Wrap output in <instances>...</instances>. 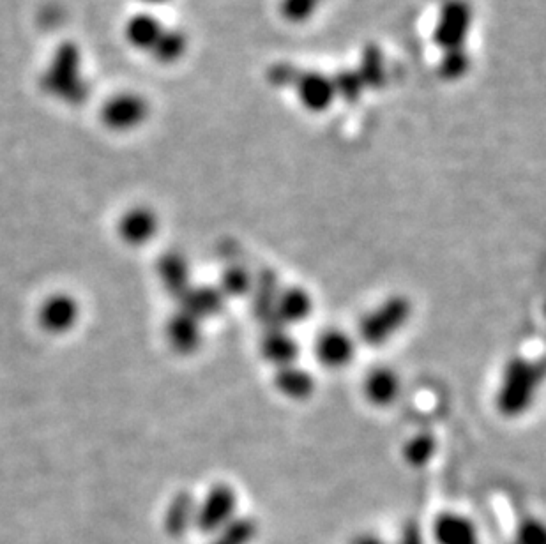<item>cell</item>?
<instances>
[{
    "instance_id": "cell-1",
    "label": "cell",
    "mask_w": 546,
    "mask_h": 544,
    "mask_svg": "<svg viewBox=\"0 0 546 544\" xmlns=\"http://www.w3.org/2000/svg\"><path fill=\"white\" fill-rule=\"evenodd\" d=\"M543 378V368L525 357H511L502 371L495 405L501 416L515 419L532 407Z\"/></svg>"
},
{
    "instance_id": "cell-2",
    "label": "cell",
    "mask_w": 546,
    "mask_h": 544,
    "mask_svg": "<svg viewBox=\"0 0 546 544\" xmlns=\"http://www.w3.org/2000/svg\"><path fill=\"white\" fill-rule=\"evenodd\" d=\"M412 315V303L402 294L387 297L359 322V338L368 347L379 348L402 331Z\"/></svg>"
},
{
    "instance_id": "cell-3",
    "label": "cell",
    "mask_w": 546,
    "mask_h": 544,
    "mask_svg": "<svg viewBox=\"0 0 546 544\" xmlns=\"http://www.w3.org/2000/svg\"><path fill=\"white\" fill-rule=\"evenodd\" d=\"M237 495L228 484H214L197 506L195 525L204 534H216L236 518Z\"/></svg>"
},
{
    "instance_id": "cell-4",
    "label": "cell",
    "mask_w": 546,
    "mask_h": 544,
    "mask_svg": "<svg viewBox=\"0 0 546 544\" xmlns=\"http://www.w3.org/2000/svg\"><path fill=\"white\" fill-rule=\"evenodd\" d=\"M472 23V9L465 0H449L440 13L437 27V43L444 46L446 52L465 50L463 41Z\"/></svg>"
},
{
    "instance_id": "cell-5",
    "label": "cell",
    "mask_w": 546,
    "mask_h": 544,
    "mask_svg": "<svg viewBox=\"0 0 546 544\" xmlns=\"http://www.w3.org/2000/svg\"><path fill=\"white\" fill-rule=\"evenodd\" d=\"M356 356V341L342 329H327L315 341V357L329 370H342Z\"/></svg>"
},
{
    "instance_id": "cell-6",
    "label": "cell",
    "mask_w": 546,
    "mask_h": 544,
    "mask_svg": "<svg viewBox=\"0 0 546 544\" xmlns=\"http://www.w3.org/2000/svg\"><path fill=\"white\" fill-rule=\"evenodd\" d=\"M280 292V278L273 269L266 267L253 278L251 313L264 327H271L274 324V308Z\"/></svg>"
},
{
    "instance_id": "cell-7",
    "label": "cell",
    "mask_w": 546,
    "mask_h": 544,
    "mask_svg": "<svg viewBox=\"0 0 546 544\" xmlns=\"http://www.w3.org/2000/svg\"><path fill=\"white\" fill-rule=\"evenodd\" d=\"M258 350H260V356L264 357V361L273 364L276 368H283V366L297 363L301 347L285 327L271 325V327H264V334L258 341Z\"/></svg>"
},
{
    "instance_id": "cell-8",
    "label": "cell",
    "mask_w": 546,
    "mask_h": 544,
    "mask_svg": "<svg viewBox=\"0 0 546 544\" xmlns=\"http://www.w3.org/2000/svg\"><path fill=\"white\" fill-rule=\"evenodd\" d=\"M313 313V297L303 287H281L276 308H274V324L278 327L303 324Z\"/></svg>"
},
{
    "instance_id": "cell-9",
    "label": "cell",
    "mask_w": 546,
    "mask_h": 544,
    "mask_svg": "<svg viewBox=\"0 0 546 544\" xmlns=\"http://www.w3.org/2000/svg\"><path fill=\"white\" fill-rule=\"evenodd\" d=\"M402 391V380L398 373L387 366H377L364 377V398L377 408L391 407Z\"/></svg>"
},
{
    "instance_id": "cell-10",
    "label": "cell",
    "mask_w": 546,
    "mask_h": 544,
    "mask_svg": "<svg viewBox=\"0 0 546 544\" xmlns=\"http://www.w3.org/2000/svg\"><path fill=\"white\" fill-rule=\"evenodd\" d=\"M167 340L177 354L181 356L195 354L198 348L202 347L204 340L200 320L191 317L186 311L175 313L174 317L168 320Z\"/></svg>"
},
{
    "instance_id": "cell-11",
    "label": "cell",
    "mask_w": 546,
    "mask_h": 544,
    "mask_svg": "<svg viewBox=\"0 0 546 544\" xmlns=\"http://www.w3.org/2000/svg\"><path fill=\"white\" fill-rule=\"evenodd\" d=\"M160 228L156 212L147 207H135L119 221V234L131 246H142L152 241Z\"/></svg>"
},
{
    "instance_id": "cell-12",
    "label": "cell",
    "mask_w": 546,
    "mask_h": 544,
    "mask_svg": "<svg viewBox=\"0 0 546 544\" xmlns=\"http://www.w3.org/2000/svg\"><path fill=\"white\" fill-rule=\"evenodd\" d=\"M179 301H181V310L186 311L188 315L197 318L200 322L205 318L218 317L227 303L220 288L214 287V285L190 287V290L182 295Z\"/></svg>"
},
{
    "instance_id": "cell-13",
    "label": "cell",
    "mask_w": 546,
    "mask_h": 544,
    "mask_svg": "<svg viewBox=\"0 0 546 544\" xmlns=\"http://www.w3.org/2000/svg\"><path fill=\"white\" fill-rule=\"evenodd\" d=\"M145 115L147 105L144 99L133 94H122L105 105L103 121L107 122L110 128L129 129L144 121Z\"/></svg>"
},
{
    "instance_id": "cell-14",
    "label": "cell",
    "mask_w": 546,
    "mask_h": 544,
    "mask_svg": "<svg viewBox=\"0 0 546 544\" xmlns=\"http://www.w3.org/2000/svg\"><path fill=\"white\" fill-rule=\"evenodd\" d=\"M274 387L285 398L294 401L308 400L315 393V378L310 371L304 370L297 364L276 368L273 378Z\"/></svg>"
},
{
    "instance_id": "cell-15",
    "label": "cell",
    "mask_w": 546,
    "mask_h": 544,
    "mask_svg": "<svg viewBox=\"0 0 546 544\" xmlns=\"http://www.w3.org/2000/svg\"><path fill=\"white\" fill-rule=\"evenodd\" d=\"M437 544H478L476 525L463 514L442 513L433 523Z\"/></svg>"
},
{
    "instance_id": "cell-16",
    "label": "cell",
    "mask_w": 546,
    "mask_h": 544,
    "mask_svg": "<svg viewBox=\"0 0 546 544\" xmlns=\"http://www.w3.org/2000/svg\"><path fill=\"white\" fill-rule=\"evenodd\" d=\"M41 324L50 333H64L75 324L78 306L68 295H54L41 306Z\"/></svg>"
},
{
    "instance_id": "cell-17",
    "label": "cell",
    "mask_w": 546,
    "mask_h": 544,
    "mask_svg": "<svg viewBox=\"0 0 546 544\" xmlns=\"http://www.w3.org/2000/svg\"><path fill=\"white\" fill-rule=\"evenodd\" d=\"M158 272H160L163 287L177 299H181L182 295L190 290V265L181 253L163 255L158 264Z\"/></svg>"
},
{
    "instance_id": "cell-18",
    "label": "cell",
    "mask_w": 546,
    "mask_h": 544,
    "mask_svg": "<svg viewBox=\"0 0 546 544\" xmlns=\"http://www.w3.org/2000/svg\"><path fill=\"white\" fill-rule=\"evenodd\" d=\"M195 513H197V504L190 493H177L172 504L168 506L167 516H165V529L168 534L174 537L184 536L191 525H195Z\"/></svg>"
},
{
    "instance_id": "cell-19",
    "label": "cell",
    "mask_w": 546,
    "mask_h": 544,
    "mask_svg": "<svg viewBox=\"0 0 546 544\" xmlns=\"http://www.w3.org/2000/svg\"><path fill=\"white\" fill-rule=\"evenodd\" d=\"M437 453V440L432 433L421 431L403 444V460L414 469H423Z\"/></svg>"
},
{
    "instance_id": "cell-20",
    "label": "cell",
    "mask_w": 546,
    "mask_h": 544,
    "mask_svg": "<svg viewBox=\"0 0 546 544\" xmlns=\"http://www.w3.org/2000/svg\"><path fill=\"white\" fill-rule=\"evenodd\" d=\"M218 288H220L221 294L225 295V299H228V297L241 299V297L251 294L253 274L243 265H228L227 269L221 274Z\"/></svg>"
},
{
    "instance_id": "cell-21",
    "label": "cell",
    "mask_w": 546,
    "mask_h": 544,
    "mask_svg": "<svg viewBox=\"0 0 546 544\" xmlns=\"http://www.w3.org/2000/svg\"><path fill=\"white\" fill-rule=\"evenodd\" d=\"M165 32H161L160 23L152 16H138L129 23L128 36L133 45L142 50H154Z\"/></svg>"
},
{
    "instance_id": "cell-22",
    "label": "cell",
    "mask_w": 546,
    "mask_h": 544,
    "mask_svg": "<svg viewBox=\"0 0 546 544\" xmlns=\"http://www.w3.org/2000/svg\"><path fill=\"white\" fill-rule=\"evenodd\" d=\"M257 529L255 520L236 516L232 522L216 532V539L211 544H250L257 536Z\"/></svg>"
},
{
    "instance_id": "cell-23",
    "label": "cell",
    "mask_w": 546,
    "mask_h": 544,
    "mask_svg": "<svg viewBox=\"0 0 546 544\" xmlns=\"http://www.w3.org/2000/svg\"><path fill=\"white\" fill-rule=\"evenodd\" d=\"M299 94L304 106L322 110L331 98V87L327 85L324 76H306L303 84L299 85Z\"/></svg>"
},
{
    "instance_id": "cell-24",
    "label": "cell",
    "mask_w": 546,
    "mask_h": 544,
    "mask_svg": "<svg viewBox=\"0 0 546 544\" xmlns=\"http://www.w3.org/2000/svg\"><path fill=\"white\" fill-rule=\"evenodd\" d=\"M545 541V527L534 518L525 520L516 534V544H545Z\"/></svg>"
},
{
    "instance_id": "cell-25",
    "label": "cell",
    "mask_w": 546,
    "mask_h": 544,
    "mask_svg": "<svg viewBox=\"0 0 546 544\" xmlns=\"http://www.w3.org/2000/svg\"><path fill=\"white\" fill-rule=\"evenodd\" d=\"M396 544H425V537L418 523L409 522L403 525L402 534L398 537Z\"/></svg>"
},
{
    "instance_id": "cell-26",
    "label": "cell",
    "mask_w": 546,
    "mask_h": 544,
    "mask_svg": "<svg viewBox=\"0 0 546 544\" xmlns=\"http://www.w3.org/2000/svg\"><path fill=\"white\" fill-rule=\"evenodd\" d=\"M350 544H387L382 537L375 536V534H359V536L354 537Z\"/></svg>"
}]
</instances>
